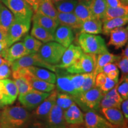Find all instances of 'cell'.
Listing matches in <instances>:
<instances>
[{
    "instance_id": "obj_20",
    "label": "cell",
    "mask_w": 128,
    "mask_h": 128,
    "mask_svg": "<svg viewBox=\"0 0 128 128\" xmlns=\"http://www.w3.org/2000/svg\"><path fill=\"white\" fill-rule=\"evenodd\" d=\"M65 120L67 124H83L84 114L76 105L74 104L64 111Z\"/></svg>"
},
{
    "instance_id": "obj_8",
    "label": "cell",
    "mask_w": 128,
    "mask_h": 128,
    "mask_svg": "<svg viewBox=\"0 0 128 128\" xmlns=\"http://www.w3.org/2000/svg\"><path fill=\"white\" fill-rule=\"evenodd\" d=\"M13 14L15 18H32L33 11L24 0H0Z\"/></svg>"
},
{
    "instance_id": "obj_43",
    "label": "cell",
    "mask_w": 128,
    "mask_h": 128,
    "mask_svg": "<svg viewBox=\"0 0 128 128\" xmlns=\"http://www.w3.org/2000/svg\"><path fill=\"white\" fill-rule=\"evenodd\" d=\"M22 128H48V127L45 122L34 119L31 116L28 122Z\"/></svg>"
},
{
    "instance_id": "obj_33",
    "label": "cell",
    "mask_w": 128,
    "mask_h": 128,
    "mask_svg": "<svg viewBox=\"0 0 128 128\" xmlns=\"http://www.w3.org/2000/svg\"><path fill=\"white\" fill-rule=\"evenodd\" d=\"M126 16H128V6L127 5L123 4L120 7L114 8L108 7L104 18L103 20L118 18V17H124Z\"/></svg>"
},
{
    "instance_id": "obj_32",
    "label": "cell",
    "mask_w": 128,
    "mask_h": 128,
    "mask_svg": "<svg viewBox=\"0 0 128 128\" xmlns=\"http://www.w3.org/2000/svg\"><path fill=\"white\" fill-rule=\"evenodd\" d=\"M22 42L28 54H37L43 44L42 42L29 34L26 35Z\"/></svg>"
},
{
    "instance_id": "obj_53",
    "label": "cell",
    "mask_w": 128,
    "mask_h": 128,
    "mask_svg": "<svg viewBox=\"0 0 128 128\" xmlns=\"http://www.w3.org/2000/svg\"><path fill=\"white\" fill-rule=\"evenodd\" d=\"M108 128H128V124H113L108 122Z\"/></svg>"
},
{
    "instance_id": "obj_35",
    "label": "cell",
    "mask_w": 128,
    "mask_h": 128,
    "mask_svg": "<svg viewBox=\"0 0 128 128\" xmlns=\"http://www.w3.org/2000/svg\"><path fill=\"white\" fill-rule=\"evenodd\" d=\"M78 1V0H61L54 4L58 12L69 13L74 12Z\"/></svg>"
},
{
    "instance_id": "obj_14",
    "label": "cell",
    "mask_w": 128,
    "mask_h": 128,
    "mask_svg": "<svg viewBox=\"0 0 128 128\" xmlns=\"http://www.w3.org/2000/svg\"><path fill=\"white\" fill-rule=\"evenodd\" d=\"M110 39L108 42V46H114L116 49L122 48L127 44L128 40V27H121L115 28L109 33Z\"/></svg>"
},
{
    "instance_id": "obj_16",
    "label": "cell",
    "mask_w": 128,
    "mask_h": 128,
    "mask_svg": "<svg viewBox=\"0 0 128 128\" xmlns=\"http://www.w3.org/2000/svg\"><path fill=\"white\" fill-rule=\"evenodd\" d=\"M28 53L22 42H16L8 47L5 51L2 58L7 61L12 62L24 56L28 55Z\"/></svg>"
},
{
    "instance_id": "obj_17",
    "label": "cell",
    "mask_w": 128,
    "mask_h": 128,
    "mask_svg": "<svg viewBox=\"0 0 128 128\" xmlns=\"http://www.w3.org/2000/svg\"><path fill=\"white\" fill-rule=\"evenodd\" d=\"M56 76V79L55 83H56V87L58 92L69 94L72 96L74 97L79 94L74 87L69 74H59L57 73Z\"/></svg>"
},
{
    "instance_id": "obj_5",
    "label": "cell",
    "mask_w": 128,
    "mask_h": 128,
    "mask_svg": "<svg viewBox=\"0 0 128 128\" xmlns=\"http://www.w3.org/2000/svg\"><path fill=\"white\" fill-rule=\"evenodd\" d=\"M31 19L15 18L8 28L6 35V42L8 48L17 42L29 31L31 26Z\"/></svg>"
},
{
    "instance_id": "obj_24",
    "label": "cell",
    "mask_w": 128,
    "mask_h": 128,
    "mask_svg": "<svg viewBox=\"0 0 128 128\" xmlns=\"http://www.w3.org/2000/svg\"><path fill=\"white\" fill-rule=\"evenodd\" d=\"M73 12L82 22L94 18L90 8V0H78Z\"/></svg>"
},
{
    "instance_id": "obj_62",
    "label": "cell",
    "mask_w": 128,
    "mask_h": 128,
    "mask_svg": "<svg viewBox=\"0 0 128 128\" xmlns=\"http://www.w3.org/2000/svg\"></svg>"
},
{
    "instance_id": "obj_3",
    "label": "cell",
    "mask_w": 128,
    "mask_h": 128,
    "mask_svg": "<svg viewBox=\"0 0 128 128\" xmlns=\"http://www.w3.org/2000/svg\"><path fill=\"white\" fill-rule=\"evenodd\" d=\"M104 94L100 88L94 87L87 92L80 93L74 97L76 104L84 111H97Z\"/></svg>"
},
{
    "instance_id": "obj_39",
    "label": "cell",
    "mask_w": 128,
    "mask_h": 128,
    "mask_svg": "<svg viewBox=\"0 0 128 128\" xmlns=\"http://www.w3.org/2000/svg\"><path fill=\"white\" fill-rule=\"evenodd\" d=\"M69 76L75 89L78 93L80 94V90L86 76V74H69Z\"/></svg>"
},
{
    "instance_id": "obj_42",
    "label": "cell",
    "mask_w": 128,
    "mask_h": 128,
    "mask_svg": "<svg viewBox=\"0 0 128 128\" xmlns=\"http://www.w3.org/2000/svg\"><path fill=\"white\" fill-rule=\"evenodd\" d=\"M12 74V62L6 60L0 65V80L8 78Z\"/></svg>"
},
{
    "instance_id": "obj_46",
    "label": "cell",
    "mask_w": 128,
    "mask_h": 128,
    "mask_svg": "<svg viewBox=\"0 0 128 128\" xmlns=\"http://www.w3.org/2000/svg\"><path fill=\"white\" fill-rule=\"evenodd\" d=\"M106 75L103 72L97 74L96 77V87L100 88L102 86H103L106 82Z\"/></svg>"
},
{
    "instance_id": "obj_4",
    "label": "cell",
    "mask_w": 128,
    "mask_h": 128,
    "mask_svg": "<svg viewBox=\"0 0 128 128\" xmlns=\"http://www.w3.org/2000/svg\"><path fill=\"white\" fill-rule=\"evenodd\" d=\"M66 49L58 42L51 41L42 44L38 54L44 62L56 65L60 62Z\"/></svg>"
},
{
    "instance_id": "obj_49",
    "label": "cell",
    "mask_w": 128,
    "mask_h": 128,
    "mask_svg": "<svg viewBox=\"0 0 128 128\" xmlns=\"http://www.w3.org/2000/svg\"><path fill=\"white\" fill-rule=\"evenodd\" d=\"M106 2L108 7H118L123 5L120 0H106Z\"/></svg>"
},
{
    "instance_id": "obj_57",
    "label": "cell",
    "mask_w": 128,
    "mask_h": 128,
    "mask_svg": "<svg viewBox=\"0 0 128 128\" xmlns=\"http://www.w3.org/2000/svg\"><path fill=\"white\" fill-rule=\"evenodd\" d=\"M4 107H5V106L4 104V102H3L2 97V96L0 94V108H4Z\"/></svg>"
},
{
    "instance_id": "obj_28",
    "label": "cell",
    "mask_w": 128,
    "mask_h": 128,
    "mask_svg": "<svg viewBox=\"0 0 128 128\" xmlns=\"http://www.w3.org/2000/svg\"><path fill=\"white\" fill-rule=\"evenodd\" d=\"M120 59V55H114L108 52L97 55L96 68L94 72L96 74L102 72V70L105 65L110 63H115Z\"/></svg>"
},
{
    "instance_id": "obj_48",
    "label": "cell",
    "mask_w": 128,
    "mask_h": 128,
    "mask_svg": "<svg viewBox=\"0 0 128 128\" xmlns=\"http://www.w3.org/2000/svg\"><path fill=\"white\" fill-rule=\"evenodd\" d=\"M117 69H118V68L116 64L114 63H110L107 64L106 65H105L103 67V70H102V72H103L106 75H107L110 72L113 71V70H116Z\"/></svg>"
},
{
    "instance_id": "obj_59",
    "label": "cell",
    "mask_w": 128,
    "mask_h": 128,
    "mask_svg": "<svg viewBox=\"0 0 128 128\" xmlns=\"http://www.w3.org/2000/svg\"><path fill=\"white\" fill-rule=\"evenodd\" d=\"M121 1V2L124 5H127L128 6V0H120Z\"/></svg>"
},
{
    "instance_id": "obj_51",
    "label": "cell",
    "mask_w": 128,
    "mask_h": 128,
    "mask_svg": "<svg viewBox=\"0 0 128 128\" xmlns=\"http://www.w3.org/2000/svg\"><path fill=\"white\" fill-rule=\"evenodd\" d=\"M26 1L28 4L31 6L32 10H33V12H36L38 9V5H39L40 0H24Z\"/></svg>"
},
{
    "instance_id": "obj_37",
    "label": "cell",
    "mask_w": 128,
    "mask_h": 128,
    "mask_svg": "<svg viewBox=\"0 0 128 128\" xmlns=\"http://www.w3.org/2000/svg\"><path fill=\"white\" fill-rule=\"evenodd\" d=\"M96 76L97 74H96L94 72L86 74V76H85L84 82L80 90V94L87 92L89 90L95 87Z\"/></svg>"
},
{
    "instance_id": "obj_1",
    "label": "cell",
    "mask_w": 128,
    "mask_h": 128,
    "mask_svg": "<svg viewBox=\"0 0 128 128\" xmlns=\"http://www.w3.org/2000/svg\"><path fill=\"white\" fill-rule=\"evenodd\" d=\"M31 118V114L23 106L8 105L0 113V128H22Z\"/></svg>"
},
{
    "instance_id": "obj_34",
    "label": "cell",
    "mask_w": 128,
    "mask_h": 128,
    "mask_svg": "<svg viewBox=\"0 0 128 128\" xmlns=\"http://www.w3.org/2000/svg\"><path fill=\"white\" fill-rule=\"evenodd\" d=\"M74 104H76L74 97L70 94L65 92H58L56 99V104L62 110H65Z\"/></svg>"
},
{
    "instance_id": "obj_25",
    "label": "cell",
    "mask_w": 128,
    "mask_h": 128,
    "mask_svg": "<svg viewBox=\"0 0 128 128\" xmlns=\"http://www.w3.org/2000/svg\"><path fill=\"white\" fill-rule=\"evenodd\" d=\"M84 118L85 128H102L107 120L95 111H88Z\"/></svg>"
},
{
    "instance_id": "obj_55",
    "label": "cell",
    "mask_w": 128,
    "mask_h": 128,
    "mask_svg": "<svg viewBox=\"0 0 128 128\" xmlns=\"http://www.w3.org/2000/svg\"><path fill=\"white\" fill-rule=\"evenodd\" d=\"M120 57L121 58H128V46L127 44H126V48L122 50V54L120 55Z\"/></svg>"
},
{
    "instance_id": "obj_9",
    "label": "cell",
    "mask_w": 128,
    "mask_h": 128,
    "mask_svg": "<svg viewBox=\"0 0 128 128\" xmlns=\"http://www.w3.org/2000/svg\"><path fill=\"white\" fill-rule=\"evenodd\" d=\"M58 92L56 89H54L47 98L44 99L35 108L34 110L32 112L31 114L32 118L39 120L45 122L52 108L56 104Z\"/></svg>"
},
{
    "instance_id": "obj_31",
    "label": "cell",
    "mask_w": 128,
    "mask_h": 128,
    "mask_svg": "<svg viewBox=\"0 0 128 128\" xmlns=\"http://www.w3.org/2000/svg\"><path fill=\"white\" fill-rule=\"evenodd\" d=\"M108 5L106 0H90V8L95 18L103 20L104 18Z\"/></svg>"
},
{
    "instance_id": "obj_12",
    "label": "cell",
    "mask_w": 128,
    "mask_h": 128,
    "mask_svg": "<svg viewBox=\"0 0 128 128\" xmlns=\"http://www.w3.org/2000/svg\"><path fill=\"white\" fill-rule=\"evenodd\" d=\"M83 51L79 46L70 44L62 55L60 63L56 65V68L66 69L76 63L83 54Z\"/></svg>"
},
{
    "instance_id": "obj_47",
    "label": "cell",
    "mask_w": 128,
    "mask_h": 128,
    "mask_svg": "<svg viewBox=\"0 0 128 128\" xmlns=\"http://www.w3.org/2000/svg\"><path fill=\"white\" fill-rule=\"evenodd\" d=\"M122 108V112L124 114V118H125L126 120L128 119V100H124L120 104V109Z\"/></svg>"
},
{
    "instance_id": "obj_40",
    "label": "cell",
    "mask_w": 128,
    "mask_h": 128,
    "mask_svg": "<svg viewBox=\"0 0 128 128\" xmlns=\"http://www.w3.org/2000/svg\"><path fill=\"white\" fill-rule=\"evenodd\" d=\"M117 91L123 100L128 98V78L120 80L117 84Z\"/></svg>"
},
{
    "instance_id": "obj_27",
    "label": "cell",
    "mask_w": 128,
    "mask_h": 128,
    "mask_svg": "<svg viewBox=\"0 0 128 128\" xmlns=\"http://www.w3.org/2000/svg\"><path fill=\"white\" fill-rule=\"evenodd\" d=\"M102 22H103L102 33L108 36L109 35L110 32L113 30L124 26L128 23V16L103 20Z\"/></svg>"
},
{
    "instance_id": "obj_56",
    "label": "cell",
    "mask_w": 128,
    "mask_h": 128,
    "mask_svg": "<svg viewBox=\"0 0 128 128\" xmlns=\"http://www.w3.org/2000/svg\"><path fill=\"white\" fill-rule=\"evenodd\" d=\"M0 42H6V36L3 34V33L1 31V30H0Z\"/></svg>"
},
{
    "instance_id": "obj_52",
    "label": "cell",
    "mask_w": 128,
    "mask_h": 128,
    "mask_svg": "<svg viewBox=\"0 0 128 128\" xmlns=\"http://www.w3.org/2000/svg\"><path fill=\"white\" fill-rule=\"evenodd\" d=\"M7 48L8 46L6 42H0V56L2 57L4 52Z\"/></svg>"
},
{
    "instance_id": "obj_41",
    "label": "cell",
    "mask_w": 128,
    "mask_h": 128,
    "mask_svg": "<svg viewBox=\"0 0 128 128\" xmlns=\"http://www.w3.org/2000/svg\"><path fill=\"white\" fill-rule=\"evenodd\" d=\"M114 64L121 71L122 76L120 80L128 78V58L120 57V59Z\"/></svg>"
},
{
    "instance_id": "obj_11",
    "label": "cell",
    "mask_w": 128,
    "mask_h": 128,
    "mask_svg": "<svg viewBox=\"0 0 128 128\" xmlns=\"http://www.w3.org/2000/svg\"><path fill=\"white\" fill-rule=\"evenodd\" d=\"M0 94L2 96L5 106L14 103L18 96V92L13 80H0Z\"/></svg>"
},
{
    "instance_id": "obj_13",
    "label": "cell",
    "mask_w": 128,
    "mask_h": 128,
    "mask_svg": "<svg viewBox=\"0 0 128 128\" xmlns=\"http://www.w3.org/2000/svg\"><path fill=\"white\" fill-rule=\"evenodd\" d=\"M48 128H65L66 124L64 115V110L58 106H54L45 121Z\"/></svg>"
},
{
    "instance_id": "obj_38",
    "label": "cell",
    "mask_w": 128,
    "mask_h": 128,
    "mask_svg": "<svg viewBox=\"0 0 128 128\" xmlns=\"http://www.w3.org/2000/svg\"><path fill=\"white\" fill-rule=\"evenodd\" d=\"M120 104L121 103H119L114 99L104 94L103 97L100 102V108H116L120 109Z\"/></svg>"
},
{
    "instance_id": "obj_15",
    "label": "cell",
    "mask_w": 128,
    "mask_h": 128,
    "mask_svg": "<svg viewBox=\"0 0 128 128\" xmlns=\"http://www.w3.org/2000/svg\"><path fill=\"white\" fill-rule=\"evenodd\" d=\"M54 40L67 48L72 44L74 40L72 30L65 26L60 25L58 26L54 33Z\"/></svg>"
},
{
    "instance_id": "obj_50",
    "label": "cell",
    "mask_w": 128,
    "mask_h": 128,
    "mask_svg": "<svg viewBox=\"0 0 128 128\" xmlns=\"http://www.w3.org/2000/svg\"><path fill=\"white\" fill-rule=\"evenodd\" d=\"M106 76L110 79L117 80L119 81V69H117L116 70H113L106 75Z\"/></svg>"
},
{
    "instance_id": "obj_26",
    "label": "cell",
    "mask_w": 128,
    "mask_h": 128,
    "mask_svg": "<svg viewBox=\"0 0 128 128\" xmlns=\"http://www.w3.org/2000/svg\"><path fill=\"white\" fill-rule=\"evenodd\" d=\"M102 20L97 18H92L83 22L80 32L81 33H87L91 34H98L102 33Z\"/></svg>"
},
{
    "instance_id": "obj_54",
    "label": "cell",
    "mask_w": 128,
    "mask_h": 128,
    "mask_svg": "<svg viewBox=\"0 0 128 128\" xmlns=\"http://www.w3.org/2000/svg\"><path fill=\"white\" fill-rule=\"evenodd\" d=\"M65 128H85L83 124H68Z\"/></svg>"
},
{
    "instance_id": "obj_60",
    "label": "cell",
    "mask_w": 128,
    "mask_h": 128,
    "mask_svg": "<svg viewBox=\"0 0 128 128\" xmlns=\"http://www.w3.org/2000/svg\"><path fill=\"white\" fill-rule=\"evenodd\" d=\"M102 128H108V122L107 121V122L106 123V124L104 125Z\"/></svg>"
},
{
    "instance_id": "obj_2",
    "label": "cell",
    "mask_w": 128,
    "mask_h": 128,
    "mask_svg": "<svg viewBox=\"0 0 128 128\" xmlns=\"http://www.w3.org/2000/svg\"><path fill=\"white\" fill-rule=\"evenodd\" d=\"M78 42L79 46L85 54L97 55L108 52L104 40L100 36L81 33Z\"/></svg>"
},
{
    "instance_id": "obj_22",
    "label": "cell",
    "mask_w": 128,
    "mask_h": 128,
    "mask_svg": "<svg viewBox=\"0 0 128 128\" xmlns=\"http://www.w3.org/2000/svg\"><path fill=\"white\" fill-rule=\"evenodd\" d=\"M14 20V16L4 4L0 1V30L6 36L8 28Z\"/></svg>"
},
{
    "instance_id": "obj_7",
    "label": "cell",
    "mask_w": 128,
    "mask_h": 128,
    "mask_svg": "<svg viewBox=\"0 0 128 128\" xmlns=\"http://www.w3.org/2000/svg\"><path fill=\"white\" fill-rule=\"evenodd\" d=\"M96 55L83 53L81 57L76 63L66 69V72L71 74L92 72L96 68Z\"/></svg>"
},
{
    "instance_id": "obj_29",
    "label": "cell",
    "mask_w": 128,
    "mask_h": 128,
    "mask_svg": "<svg viewBox=\"0 0 128 128\" xmlns=\"http://www.w3.org/2000/svg\"><path fill=\"white\" fill-rule=\"evenodd\" d=\"M36 12H39L58 20V12L52 0H40Z\"/></svg>"
},
{
    "instance_id": "obj_10",
    "label": "cell",
    "mask_w": 128,
    "mask_h": 128,
    "mask_svg": "<svg viewBox=\"0 0 128 128\" xmlns=\"http://www.w3.org/2000/svg\"><path fill=\"white\" fill-rule=\"evenodd\" d=\"M50 92H44L32 90L27 93L18 96V101L28 110L35 109Z\"/></svg>"
},
{
    "instance_id": "obj_6",
    "label": "cell",
    "mask_w": 128,
    "mask_h": 128,
    "mask_svg": "<svg viewBox=\"0 0 128 128\" xmlns=\"http://www.w3.org/2000/svg\"><path fill=\"white\" fill-rule=\"evenodd\" d=\"M29 66H40L55 72L56 71V65H53L44 62L37 54H28L12 62V71L18 69Z\"/></svg>"
},
{
    "instance_id": "obj_18",
    "label": "cell",
    "mask_w": 128,
    "mask_h": 128,
    "mask_svg": "<svg viewBox=\"0 0 128 128\" xmlns=\"http://www.w3.org/2000/svg\"><path fill=\"white\" fill-rule=\"evenodd\" d=\"M33 23L42 27L45 29L48 30L51 33L54 34L55 30L56 29L60 24L58 20L48 17V16L43 15L39 12H34L33 15Z\"/></svg>"
},
{
    "instance_id": "obj_58",
    "label": "cell",
    "mask_w": 128,
    "mask_h": 128,
    "mask_svg": "<svg viewBox=\"0 0 128 128\" xmlns=\"http://www.w3.org/2000/svg\"><path fill=\"white\" fill-rule=\"evenodd\" d=\"M6 61V60H4L3 58H2L1 56H0V65H2V64H4L5 62Z\"/></svg>"
},
{
    "instance_id": "obj_21",
    "label": "cell",
    "mask_w": 128,
    "mask_h": 128,
    "mask_svg": "<svg viewBox=\"0 0 128 128\" xmlns=\"http://www.w3.org/2000/svg\"><path fill=\"white\" fill-rule=\"evenodd\" d=\"M27 68L30 75L33 77L51 84H55L56 76L54 72L46 68H39L38 66H29Z\"/></svg>"
},
{
    "instance_id": "obj_45",
    "label": "cell",
    "mask_w": 128,
    "mask_h": 128,
    "mask_svg": "<svg viewBox=\"0 0 128 128\" xmlns=\"http://www.w3.org/2000/svg\"><path fill=\"white\" fill-rule=\"evenodd\" d=\"M117 84L115 86V87L114 88H113L111 90H110L109 92H108L107 93H106L104 95L114 99L115 100H116L117 102H119V103H122L123 101V99L119 95V94L118 93V91H117Z\"/></svg>"
},
{
    "instance_id": "obj_61",
    "label": "cell",
    "mask_w": 128,
    "mask_h": 128,
    "mask_svg": "<svg viewBox=\"0 0 128 128\" xmlns=\"http://www.w3.org/2000/svg\"><path fill=\"white\" fill-rule=\"evenodd\" d=\"M61 1V0H52V1L54 3H55V2H58V1Z\"/></svg>"
},
{
    "instance_id": "obj_23",
    "label": "cell",
    "mask_w": 128,
    "mask_h": 128,
    "mask_svg": "<svg viewBox=\"0 0 128 128\" xmlns=\"http://www.w3.org/2000/svg\"><path fill=\"white\" fill-rule=\"evenodd\" d=\"M57 20L60 25L65 26L72 30L80 29L82 23L74 12L62 13L58 12Z\"/></svg>"
},
{
    "instance_id": "obj_36",
    "label": "cell",
    "mask_w": 128,
    "mask_h": 128,
    "mask_svg": "<svg viewBox=\"0 0 128 128\" xmlns=\"http://www.w3.org/2000/svg\"><path fill=\"white\" fill-rule=\"evenodd\" d=\"M13 81L18 90V96L23 95L33 90L28 80L24 77L17 76L14 78Z\"/></svg>"
},
{
    "instance_id": "obj_44",
    "label": "cell",
    "mask_w": 128,
    "mask_h": 128,
    "mask_svg": "<svg viewBox=\"0 0 128 128\" xmlns=\"http://www.w3.org/2000/svg\"><path fill=\"white\" fill-rule=\"evenodd\" d=\"M118 81H119L110 79V78L106 76V79L105 83L103 84V86H102V87L100 88L101 90H102V92H103V94H105L108 92H109L110 90H111L113 88H114L115 87V86L118 84Z\"/></svg>"
},
{
    "instance_id": "obj_30",
    "label": "cell",
    "mask_w": 128,
    "mask_h": 128,
    "mask_svg": "<svg viewBox=\"0 0 128 128\" xmlns=\"http://www.w3.org/2000/svg\"><path fill=\"white\" fill-rule=\"evenodd\" d=\"M31 35L44 44L54 40V34L52 33L34 23H33L31 30Z\"/></svg>"
},
{
    "instance_id": "obj_19",
    "label": "cell",
    "mask_w": 128,
    "mask_h": 128,
    "mask_svg": "<svg viewBox=\"0 0 128 128\" xmlns=\"http://www.w3.org/2000/svg\"><path fill=\"white\" fill-rule=\"evenodd\" d=\"M101 112L108 122L113 124H128L120 108H102Z\"/></svg>"
}]
</instances>
